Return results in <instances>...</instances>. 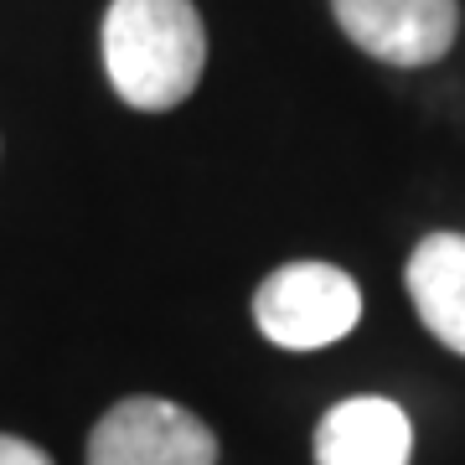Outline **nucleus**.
<instances>
[{"mask_svg":"<svg viewBox=\"0 0 465 465\" xmlns=\"http://www.w3.org/2000/svg\"><path fill=\"white\" fill-rule=\"evenodd\" d=\"M207 67V32L192 0H114L104 16V73L140 114H166Z\"/></svg>","mask_w":465,"mask_h":465,"instance_id":"f257e3e1","label":"nucleus"},{"mask_svg":"<svg viewBox=\"0 0 465 465\" xmlns=\"http://www.w3.org/2000/svg\"><path fill=\"white\" fill-rule=\"evenodd\" d=\"M362 321V290L347 269L300 259L274 269L253 295V326L284 351H316L357 331Z\"/></svg>","mask_w":465,"mask_h":465,"instance_id":"f03ea898","label":"nucleus"},{"mask_svg":"<svg viewBox=\"0 0 465 465\" xmlns=\"http://www.w3.org/2000/svg\"><path fill=\"white\" fill-rule=\"evenodd\" d=\"M88 465H217V434L171 399H119L88 434Z\"/></svg>","mask_w":465,"mask_h":465,"instance_id":"7ed1b4c3","label":"nucleus"},{"mask_svg":"<svg viewBox=\"0 0 465 465\" xmlns=\"http://www.w3.org/2000/svg\"><path fill=\"white\" fill-rule=\"evenodd\" d=\"M336 26L388 67H430L455 47V0H331Z\"/></svg>","mask_w":465,"mask_h":465,"instance_id":"20e7f679","label":"nucleus"},{"mask_svg":"<svg viewBox=\"0 0 465 465\" xmlns=\"http://www.w3.org/2000/svg\"><path fill=\"white\" fill-rule=\"evenodd\" d=\"M409 414L378 393L341 399L316 424V465H409Z\"/></svg>","mask_w":465,"mask_h":465,"instance_id":"39448f33","label":"nucleus"},{"mask_svg":"<svg viewBox=\"0 0 465 465\" xmlns=\"http://www.w3.org/2000/svg\"><path fill=\"white\" fill-rule=\"evenodd\" d=\"M403 280L424 331L465 357V232H430L409 253Z\"/></svg>","mask_w":465,"mask_h":465,"instance_id":"423d86ee","label":"nucleus"},{"mask_svg":"<svg viewBox=\"0 0 465 465\" xmlns=\"http://www.w3.org/2000/svg\"><path fill=\"white\" fill-rule=\"evenodd\" d=\"M0 465H52V455L21 434H0Z\"/></svg>","mask_w":465,"mask_h":465,"instance_id":"0eeeda50","label":"nucleus"}]
</instances>
